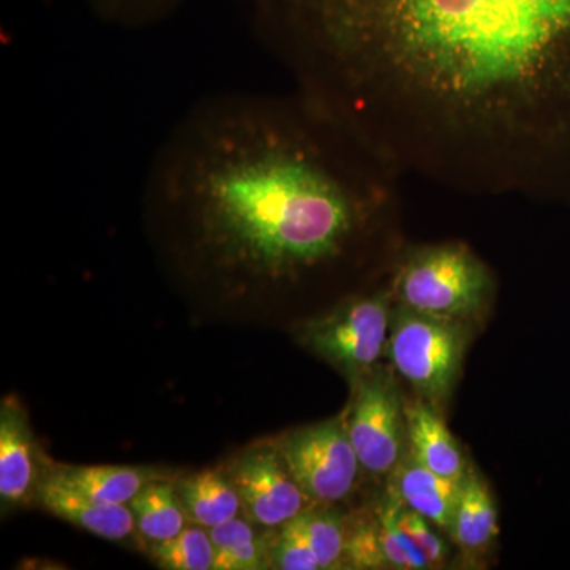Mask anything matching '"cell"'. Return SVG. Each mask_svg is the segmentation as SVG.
I'll use <instances>...</instances> for the list:
<instances>
[{"instance_id":"obj_1","label":"cell","mask_w":570,"mask_h":570,"mask_svg":"<svg viewBox=\"0 0 570 570\" xmlns=\"http://www.w3.org/2000/svg\"><path fill=\"white\" fill-rule=\"evenodd\" d=\"M295 91L403 176L570 190V0H249Z\"/></svg>"},{"instance_id":"obj_2","label":"cell","mask_w":570,"mask_h":570,"mask_svg":"<svg viewBox=\"0 0 570 570\" xmlns=\"http://www.w3.org/2000/svg\"><path fill=\"white\" fill-rule=\"evenodd\" d=\"M401 178L296 91L217 94L157 146L142 206L183 283L249 303L354 265L389 223Z\"/></svg>"},{"instance_id":"obj_3","label":"cell","mask_w":570,"mask_h":570,"mask_svg":"<svg viewBox=\"0 0 570 570\" xmlns=\"http://www.w3.org/2000/svg\"><path fill=\"white\" fill-rule=\"evenodd\" d=\"M390 288L397 305L472 324L489 311L497 284L489 266L471 247L448 242L397 254Z\"/></svg>"},{"instance_id":"obj_4","label":"cell","mask_w":570,"mask_h":570,"mask_svg":"<svg viewBox=\"0 0 570 570\" xmlns=\"http://www.w3.org/2000/svg\"><path fill=\"white\" fill-rule=\"evenodd\" d=\"M471 324L428 316L397 305L385 358L420 400L441 411L449 403L463 370Z\"/></svg>"},{"instance_id":"obj_5","label":"cell","mask_w":570,"mask_h":570,"mask_svg":"<svg viewBox=\"0 0 570 570\" xmlns=\"http://www.w3.org/2000/svg\"><path fill=\"white\" fill-rule=\"evenodd\" d=\"M393 307L395 298L389 284L371 294L347 296L322 316L303 322L295 336L354 384L384 358Z\"/></svg>"},{"instance_id":"obj_6","label":"cell","mask_w":570,"mask_h":570,"mask_svg":"<svg viewBox=\"0 0 570 570\" xmlns=\"http://www.w3.org/2000/svg\"><path fill=\"white\" fill-rule=\"evenodd\" d=\"M395 370L373 367L351 384L344 419L363 471L374 478L392 475L407 452L406 404Z\"/></svg>"},{"instance_id":"obj_7","label":"cell","mask_w":570,"mask_h":570,"mask_svg":"<svg viewBox=\"0 0 570 570\" xmlns=\"http://www.w3.org/2000/svg\"><path fill=\"white\" fill-rule=\"evenodd\" d=\"M276 444L313 504H337L354 491L362 464L344 414L288 431Z\"/></svg>"},{"instance_id":"obj_8","label":"cell","mask_w":570,"mask_h":570,"mask_svg":"<svg viewBox=\"0 0 570 570\" xmlns=\"http://www.w3.org/2000/svg\"><path fill=\"white\" fill-rule=\"evenodd\" d=\"M242 501V515L276 530L313 505L277 449L276 441L257 442L225 464Z\"/></svg>"},{"instance_id":"obj_9","label":"cell","mask_w":570,"mask_h":570,"mask_svg":"<svg viewBox=\"0 0 570 570\" xmlns=\"http://www.w3.org/2000/svg\"><path fill=\"white\" fill-rule=\"evenodd\" d=\"M47 464L20 401L3 397L0 406V504L3 513L36 501Z\"/></svg>"},{"instance_id":"obj_10","label":"cell","mask_w":570,"mask_h":570,"mask_svg":"<svg viewBox=\"0 0 570 570\" xmlns=\"http://www.w3.org/2000/svg\"><path fill=\"white\" fill-rule=\"evenodd\" d=\"M33 502L51 515L110 542H122L137 531L129 504L94 501L47 478L41 479Z\"/></svg>"},{"instance_id":"obj_11","label":"cell","mask_w":570,"mask_h":570,"mask_svg":"<svg viewBox=\"0 0 570 570\" xmlns=\"http://www.w3.org/2000/svg\"><path fill=\"white\" fill-rule=\"evenodd\" d=\"M43 478L107 504H129L148 483L170 479L149 466H73L48 461Z\"/></svg>"},{"instance_id":"obj_12","label":"cell","mask_w":570,"mask_h":570,"mask_svg":"<svg viewBox=\"0 0 570 570\" xmlns=\"http://www.w3.org/2000/svg\"><path fill=\"white\" fill-rule=\"evenodd\" d=\"M393 494L404 505L434 524L438 530L450 532L456 504H459L461 482L442 478L436 472L420 464L406 452L404 459L392 472Z\"/></svg>"},{"instance_id":"obj_13","label":"cell","mask_w":570,"mask_h":570,"mask_svg":"<svg viewBox=\"0 0 570 570\" xmlns=\"http://www.w3.org/2000/svg\"><path fill=\"white\" fill-rule=\"evenodd\" d=\"M406 419L409 453L430 471L461 482L468 474L466 459L441 411L419 397L406 404Z\"/></svg>"},{"instance_id":"obj_14","label":"cell","mask_w":570,"mask_h":570,"mask_svg":"<svg viewBox=\"0 0 570 570\" xmlns=\"http://www.w3.org/2000/svg\"><path fill=\"white\" fill-rule=\"evenodd\" d=\"M175 485L190 523L209 530L242 515V501L225 464L183 475Z\"/></svg>"},{"instance_id":"obj_15","label":"cell","mask_w":570,"mask_h":570,"mask_svg":"<svg viewBox=\"0 0 570 570\" xmlns=\"http://www.w3.org/2000/svg\"><path fill=\"white\" fill-rule=\"evenodd\" d=\"M499 532L498 509L485 480L475 469H468L461 480L459 504L449 534L466 553H483Z\"/></svg>"},{"instance_id":"obj_16","label":"cell","mask_w":570,"mask_h":570,"mask_svg":"<svg viewBox=\"0 0 570 570\" xmlns=\"http://www.w3.org/2000/svg\"><path fill=\"white\" fill-rule=\"evenodd\" d=\"M208 531L214 546L213 570L273 569L275 530L258 527L246 517L238 515Z\"/></svg>"},{"instance_id":"obj_17","label":"cell","mask_w":570,"mask_h":570,"mask_svg":"<svg viewBox=\"0 0 570 570\" xmlns=\"http://www.w3.org/2000/svg\"><path fill=\"white\" fill-rule=\"evenodd\" d=\"M137 531L149 543L174 539L190 524L171 479L148 483L129 502Z\"/></svg>"},{"instance_id":"obj_18","label":"cell","mask_w":570,"mask_h":570,"mask_svg":"<svg viewBox=\"0 0 570 570\" xmlns=\"http://www.w3.org/2000/svg\"><path fill=\"white\" fill-rule=\"evenodd\" d=\"M303 524L321 569H344L347 517L336 504H313L302 512Z\"/></svg>"},{"instance_id":"obj_19","label":"cell","mask_w":570,"mask_h":570,"mask_svg":"<svg viewBox=\"0 0 570 570\" xmlns=\"http://www.w3.org/2000/svg\"><path fill=\"white\" fill-rule=\"evenodd\" d=\"M97 20L127 31L160 24L189 0H82Z\"/></svg>"},{"instance_id":"obj_20","label":"cell","mask_w":570,"mask_h":570,"mask_svg":"<svg viewBox=\"0 0 570 570\" xmlns=\"http://www.w3.org/2000/svg\"><path fill=\"white\" fill-rule=\"evenodd\" d=\"M153 561L165 570H213L214 546L208 528L190 523L174 539L149 543Z\"/></svg>"},{"instance_id":"obj_21","label":"cell","mask_w":570,"mask_h":570,"mask_svg":"<svg viewBox=\"0 0 570 570\" xmlns=\"http://www.w3.org/2000/svg\"><path fill=\"white\" fill-rule=\"evenodd\" d=\"M379 538L382 551L390 569L425 570L431 569L430 562L422 551L401 530L396 521V499L392 493L387 501L377 510Z\"/></svg>"},{"instance_id":"obj_22","label":"cell","mask_w":570,"mask_h":570,"mask_svg":"<svg viewBox=\"0 0 570 570\" xmlns=\"http://www.w3.org/2000/svg\"><path fill=\"white\" fill-rule=\"evenodd\" d=\"M273 569L318 570L321 564L307 539L302 513L276 528L272 546Z\"/></svg>"},{"instance_id":"obj_23","label":"cell","mask_w":570,"mask_h":570,"mask_svg":"<svg viewBox=\"0 0 570 570\" xmlns=\"http://www.w3.org/2000/svg\"><path fill=\"white\" fill-rule=\"evenodd\" d=\"M385 568L389 566L379 538L377 517L360 515L354 520L347 517L344 569Z\"/></svg>"},{"instance_id":"obj_24","label":"cell","mask_w":570,"mask_h":570,"mask_svg":"<svg viewBox=\"0 0 570 570\" xmlns=\"http://www.w3.org/2000/svg\"><path fill=\"white\" fill-rule=\"evenodd\" d=\"M396 499V498H395ZM396 521L401 530L406 532L407 538L422 551L423 557L430 562L431 569L441 568L449 558V547L444 539L438 534V528L425 517L404 508L396 499Z\"/></svg>"}]
</instances>
